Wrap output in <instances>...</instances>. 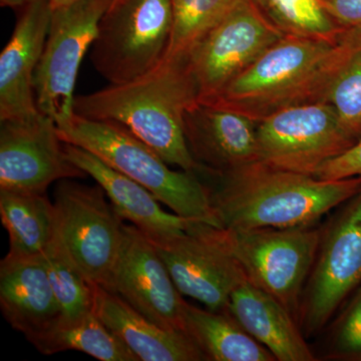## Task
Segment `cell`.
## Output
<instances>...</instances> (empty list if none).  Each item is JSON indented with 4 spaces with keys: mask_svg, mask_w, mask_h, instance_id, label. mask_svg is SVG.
<instances>
[{
    "mask_svg": "<svg viewBox=\"0 0 361 361\" xmlns=\"http://www.w3.org/2000/svg\"><path fill=\"white\" fill-rule=\"evenodd\" d=\"M358 30L346 28L332 40L284 35L205 103L239 111L258 123L290 106L325 102Z\"/></svg>",
    "mask_w": 361,
    "mask_h": 361,
    "instance_id": "3957f363",
    "label": "cell"
},
{
    "mask_svg": "<svg viewBox=\"0 0 361 361\" xmlns=\"http://www.w3.org/2000/svg\"><path fill=\"white\" fill-rule=\"evenodd\" d=\"M114 0H77L52 9L44 52L35 80V102L59 130L75 118V87L85 54L96 39L99 23Z\"/></svg>",
    "mask_w": 361,
    "mask_h": 361,
    "instance_id": "52a82bcc",
    "label": "cell"
},
{
    "mask_svg": "<svg viewBox=\"0 0 361 361\" xmlns=\"http://www.w3.org/2000/svg\"><path fill=\"white\" fill-rule=\"evenodd\" d=\"M75 1H77V0H51V9L68 6V4H73Z\"/></svg>",
    "mask_w": 361,
    "mask_h": 361,
    "instance_id": "1f68e13d",
    "label": "cell"
},
{
    "mask_svg": "<svg viewBox=\"0 0 361 361\" xmlns=\"http://www.w3.org/2000/svg\"><path fill=\"white\" fill-rule=\"evenodd\" d=\"M59 132L63 142L94 154L148 189L180 217L219 228L209 188L198 174L173 171L158 153L121 123L75 115L70 127Z\"/></svg>",
    "mask_w": 361,
    "mask_h": 361,
    "instance_id": "277c9868",
    "label": "cell"
},
{
    "mask_svg": "<svg viewBox=\"0 0 361 361\" xmlns=\"http://www.w3.org/2000/svg\"><path fill=\"white\" fill-rule=\"evenodd\" d=\"M326 341L325 360L361 361V285L332 323Z\"/></svg>",
    "mask_w": 361,
    "mask_h": 361,
    "instance_id": "83f0119b",
    "label": "cell"
},
{
    "mask_svg": "<svg viewBox=\"0 0 361 361\" xmlns=\"http://www.w3.org/2000/svg\"><path fill=\"white\" fill-rule=\"evenodd\" d=\"M42 256L61 316L77 318L92 311L94 286L75 264L56 232Z\"/></svg>",
    "mask_w": 361,
    "mask_h": 361,
    "instance_id": "d4e9b609",
    "label": "cell"
},
{
    "mask_svg": "<svg viewBox=\"0 0 361 361\" xmlns=\"http://www.w3.org/2000/svg\"><path fill=\"white\" fill-rule=\"evenodd\" d=\"M37 0H0V4L4 7H11V8H25V7L30 6L33 2Z\"/></svg>",
    "mask_w": 361,
    "mask_h": 361,
    "instance_id": "4dcf8cb0",
    "label": "cell"
},
{
    "mask_svg": "<svg viewBox=\"0 0 361 361\" xmlns=\"http://www.w3.org/2000/svg\"><path fill=\"white\" fill-rule=\"evenodd\" d=\"M361 176V137L341 155L323 164L314 177L322 180H341Z\"/></svg>",
    "mask_w": 361,
    "mask_h": 361,
    "instance_id": "f1b7e54d",
    "label": "cell"
},
{
    "mask_svg": "<svg viewBox=\"0 0 361 361\" xmlns=\"http://www.w3.org/2000/svg\"><path fill=\"white\" fill-rule=\"evenodd\" d=\"M330 16L345 28H361V0H323Z\"/></svg>",
    "mask_w": 361,
    "mask_h": 361,
    "instance_id": "f546056e",
    "label": "cell"
},
{
    "mask_svg": "<svg viewBox=\"0 0 361 361\" xmlns=\"http://www.w3.org/2000/svg\"><path fill=\"white\" fill-rule=\"evenodd\" d=\"M172 28V0H114L99 23L90 61L111 85L130 82L161 63Z\"/></svg>",
    "mask_w": 361,
    "mask_h": 361,
    "instance_id": "8992f818",
    "label": "cell"
},
{
    "mask_svg": "<svg viewBox=\"0 0 361 361\" xmlns=\"http://www.w3.org/2000/svg\"><path fill=\"white\" fill-rule=\"evenodd\" d=\"M257 140L259 161L310 176L356 142L325 102L299 104L266 116L257 123Z\"/></svg>",
    "mask_w": 361,
    "mask_h": 361,
    "instance_id": "30bf717a",
    "label": "cell"
},
{
    "mask_svg": "<svg viewBox=\"0 0 361 361\" xmlns=\"http://www.w3.org/2000/svg\"><path fill=\"white\" fill-rule=\"evenodd\" d=\"M212 225L194 221L176 236L151 240L183 296L207 310L227 311L235 287L245 279L234 259L214 237Z\"/></svg>",
    "mask_w": 361,
    "mask_h": 361,
    "instance_id": "4fadbf2b",
    "label": "cell"
},
{
    "mask_svg": "<svg viewBox=\"0 0 361 361\" xmlns=\"http://www.w3.org/2000/svg\"><path fill=\"white\" fill-rule=\"evenodd\" d=\"M0 308L4 319L25 338L61 316L42 256L7 253L0 263Z\"/></svg>",
    "mask_w": 361,
    "mask_h": 361,
    "instance_id": "d6986e66",
    "label": "cell"
},
{
    "mask_svg": "<svg viewBox=\"0 0 361 361\" xmlns=\"http://www.w3.org/2000/svg\"><path fill=\"white\" fill-rule=\"evenodd\" d=\"M188 334L208 360L276 361L228 311L200 310L188 304Z\"/></svg>",
    "mask_w": 361,
    "mask_h": 361,
    "instance_id": "603a6c76",
    "label": "cell"
},
{
    "mask_svg": "<svg viewBox=\"0 0 361 361\" xmlns=\"http://www.w3.org/2000/svg\"><path fill=\"white\" fill-rule=\"evenodd\" d=\"M227 311L276 361L317 360L293 315L247 278L232 291Z\"/></svg>",
    "mask_w": 361,
    "mask_h": 361,
    "instance_id": "ffe728a7",
    "label": "cell"
},
{
    "mask_svg": "<svg viewBox=\"0 0 361 361\" xmlns=\"http://www.w3.org/2000/svg\"><path fill=\"white\" fill-rule=\"evenodd\" d=\"M65 151L71 163L103 188L118 215L139 228L149 238H168L191 227L195 220L166 212L148 189L110 167L94 154L66 142Z\"/></svg>",
    "mask_w": 361,
    "mask_h": 361,
    "instance_id": "e0dca14e",
    "label": "cell"
},
{
    "mask_svg": "<svg viewBox=\"0 0 361 361\" xmlns=\"http://www.w3.org/2000/svg\"><path fill=\"white\" fill-rule=\"evenodd\" d=\"M243 0H172L173 28L164 58H185Z\"/></svg>",
    "mask_w": 361,
    "mask_h": 361,
    "instance_id": "484cf974",
    "label": "cell"
},
{
    "mask_svg": "<svg viewBox=\"0 0 361 361\" xmlns=\"http://www.w3.org/2000/svg\"><path fill=\"white\" fill-rule=\"evenodd\" d=\"M103 188L73 179L54 191L56 233L92 286L106 288L122 245L123 219Z\"/></svg>",
    "mask_w": 361,
    "mask_h": 361,
    "instance_id": "9c48e42d",
    "label": "cell"
},
{
    "mask_svg": "<svg viewBox=\"0 0 361 361\" xmlns=\"http://www.w3.org/2000/svg\"><path fill=\"white\" fill-rule=\"evenodd\" d=\"M26 339L44 355L77 350L101 361L139 360L94 310L77 318L61 316L47 329Z\"/></svg>",
    "mask_w": 361,
    "mask_h": 361,
    "instance_id": "7402d4cb",
    "label": "cell"
},
{
    "mask_svg": "<svg viewBox=\"0 0 361 361\" xmlns=\"http://www.w3.org/2000/svg\"><path fill=\"white\" fill-rule=\"evenodd\" d=\"M283 37L252 0H243L186 56L198 102L217 97Z\"/></svg>",
    "mask_w": 361,
    "mask_h": 361,
    "instance_id": "8fae6325",
    "label": "cell"
},
{
    "mask_svg": "<svg viewBox=\"0 0 361 361\" xmlns=\"http://www.w3.org/2000/svg\"><path fill=\"white\" fill-rule=\"evenodd\" d=\"M0 217L11 255H42L56 232L54 203L45 193L0 189Z\"/></svg>",
    "mask_w": 361,
    "mask_h": 361,
    "instance_id": "44dd1931",
    "label": "cell"
},
{
    "mask_svg": "<svg viewBox=\"0 0 361 361\" xmlns=\"http://www.w3.org/2000/svg\"><path fill=\"white\" fill-rule=\"evenodd\" d=\"M51 0H37L23 8L0 54V122L23 120L40 111L33 80L44 52L51 18Z\"/></svg>",
    "mask_w": 361,
    "mask_h": 361,
    "instance_id": "9a60e30c",
    "label": "cell"
},
{
    "mask_svg": "<svg viewBox=\"0 0 361 361\" xmlns=\"http://www.w3.org/2000/svg\"><path fill=\"white\" fill-rule=\"evenodd\" d=\"M66 156L56 123L39 113L2 121L0 189L45 193L52 183L87 177Z\"/></svg>",
    "mask_w": 361,
    "mask_h": 361,
    "instance_id": "5bb4252c",
    "label": "cell"
},
{
    "mask_svg": "<svg viewBox=\"0 0 361 361\" xmlns=\"http://www.w3.org/2000/svg\"><path fill=\"white\" fill-rule=\"evenodd\" d=\"M260 13L282 35L336 39L342 27L330 16L323 0H252Z\"/></svg>",
    "mask_w": 361,
    "mask_h": 361,
    "instance_id": "cb8c5ba5",
    "label": "cell"
},
{
    "mask_svg": "<svg viewBox=\"0 0 361 361\" xmlns=\"http://www.w3.org/2000/svg\"><path fill=\"white\" fill-rule=\"evenodd\" d=\"M104 289L164 329L188 334L189 303L151 240L134 225H123L122 245Z\"/></svg>",
    "mask_w": 361,
    "mask_h": 361,
    "instance_id": "7c38bea8",
    "label": "cell"
},
{
    "mask_svg": "<svg viewBox=\"0 0 361 361\" xmlns=\"http://www.w3.org/2000/svg\"><path fill=\"white\" fill-rule=\"evenodd\" d=\"M92 310L142 361H203L205 353L188 334L164 329L113 292L94 286Z\"/></svg>",
    "mask_w": 361,
    "mask_h": 361,
    "instance_id": "ac0fdd59",
    "label": "cell"
},
{
    "mask_svg": "<svg viewBox=\"0 0 361 361\" xmlns=\"http://www.w3.org/2000/svg\"><path fill=\"white\" fill-rule=\"evenodd\" d=\"M211 229L247 280L274 297L298 322L304 287L322 238V226L316 223L249 230L212 226Z\"/></svg>",
    "mask_w": 361,
    "mask_h": 361,
    "instance_id": "5b68a950",
    "label": "cell"
},
{
    "mask_svg": "<svg viewBox=\"0 0 361 361\" xmlns=\"http://www.w3.org/2000/svg\"><path fill=\"white\" fill-rule=\"evenodd\" d=\"M353 140L361 137V28L348 58L332 82L326 101Z\"/></svg>",
    "mask_w": 361,
    "mask_h": 361,
    "instance_id": "4316f807",
    "label": "cell"
},
{
    "mask_svg": "<svg viewBox=\"0 0 361 361\" xmlns=\"http://www.w3.org/2000/svg\"><path fill=\"white\" fill-rule=\"evenodd\" d=\"M210 189L219 228L234 230L312 225L361 190V176L322 180L254 161L219 173Z\"/></svg>",
    "mask_w": 361,
    "mask_h": 361,
    "instance_id": "7a4b0ae2",
    "label": "cell"
},
{
    "mask_svg": "<svg viewBox=\"0 0 361 361\" xmlns=\"http://www.w3.org/2000/svg\"><path fill=\"white\" fill-rule=\"evenodd\" d=\"M257 123L239 111L198 102L185 116V134L195 160L219 174L259 161Z\"/></svg>",
    "mask_w": 361,
    "mask_h": 361,
    "instance_id": "2e32d148",
    "label": "cell"
},
{
    "mask_svg": "<svg viewBox=\"0 0 361 361\" xmlns=\"http://www.w3.org/2000/svg\"><path fill=\"white\" fill-rule=\"evenodd\" d=\"M198 94L186 56L161 59L142 77L75 97V115L111 121L127 128L169 165L199 173L206 171L195 160L185 134V116Z\"/></svg>",
    "mask_w": 361,
    "mask_h": 361,
    "instance_id": "6da1fadb",
    "label": "cell"
},
{
    "mask_svg": "<svg viewBox=\"0 0 361 361\" xmlns=\"http://www.w3.org/2000/svg\"><path fill=\"white\" fill-rule=\"evenodd\" d=\"M314 264L301 298L298 323L306 338L325 329L361 285V190L322 226Z\"/></svg>",
    "mask_w": 361,
    "mask_h": 361,
    "instance_id": "ba28073f",
    "label": "cell"
}]
</instances>
